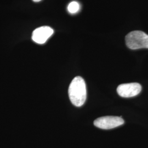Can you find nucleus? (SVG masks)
Wrapping results in <instances>:
<instances>
[{
  "mask_svg": "<svg viewBox=\"0 0 148 148\" xmlns=\"http://www.w3.org/2000/svg\"><path fill=\"white\" fill-rule=\"evenodd\" d=\"M69 98L74 106L79 107L83 106L87 98L86 86L85 80L80 76H76L69 86Z\"/></svg>",
  "mask_w": 148,
  "mask_h": 148,
  "instance_id": "obj_1",
  "label": "nucleus"
},
{
  "mask_svg": "<svg viewBox=\"0 0 148 148\" xmlns=\"http://www.w3.org/2000/svg\"><path fill=\"white\" fill-rule=\"evenodd\" d=\"M53 32L54 30L50 27H40L32 32V39L37 43L43 44L53 35Z\"/></svg>",
  "mask_w": 148,
  "mask_h": 148,
  "instance_id": "obj_5",
  "label": "nucleus"
},
{
  "mask_svg": "<svg viewBox=\"0 0 148 148\" xmlns=\"http://www.w3.org/2000/svg\"><path fill=\"white\" fill-rule=\"evenodd\" d=\"M127 47L131 49L148 48V35L141 31H133L126 36Z\"/></svg>",
  "mask_w": 148,
  "mask_h": 148,
  "instance_id": "obj_2",
  "label": "nucleus"
},
{
  "mask_svg": "<svg viewBox=\"0 0 148 148\" xmlns=\"http://www.w3.org/2000/svg\"><path fill=\"white\" fill-rule=\"evenodd\" d=\"M142 86L138 83L123 84L119 85L117 88L118 95L123 98L135 97L140 93Z\"/></svg>",
  "mask_w": 148,
  "mask_h": 148,
  "instance_id": "obj_4",
  "label": "nucleus"
},
{
  "mask_svg": "<svg viewBox=\"0 0 148 148\" xmlns=\"http://www.w3.org/2000/svg\"><path fill=\"white\" fill-rule=\"evenodd\" d=\"M124 123L121 117L104 116L98 118L94 121L95 126L103 130H110L120 126Z\"/></svg>",
  "mask_w": 148,
  "mask_h": 148,
  "instance_id": "obj_3",
  "label": "nucleus"
},
{
  "mask_svg": "<svg viewBox=\"0 0 148 148\" xmlns=\"http://www.w3.org/2000/svg\"><path fill=\"white\" fill-rule=\"evenodd\" d=\"M34 2H38L40 1H41V0H32Z\"/></svg>",
  "mask_w": 148,
  "mask_h": 148,
  "instance_id": "obj_7",
  "label": "nucleus"
},
{
  "mask_svg": "<svg viewBox=\"0 0 148 148\" xmlns=\"http://www.w3.org/2000/svg\"><path fill=\"white\" fill-rule=\"evenodd\" d=\"M68 10L71 14L76 13L79 10V3L76 1H73L68 6Z\"/></svg>",
  "mask_w": 148,
  "mask_h": 148,
  "instance_id": "obj_6",
  "label": "nucleus"
}]
</instances>
